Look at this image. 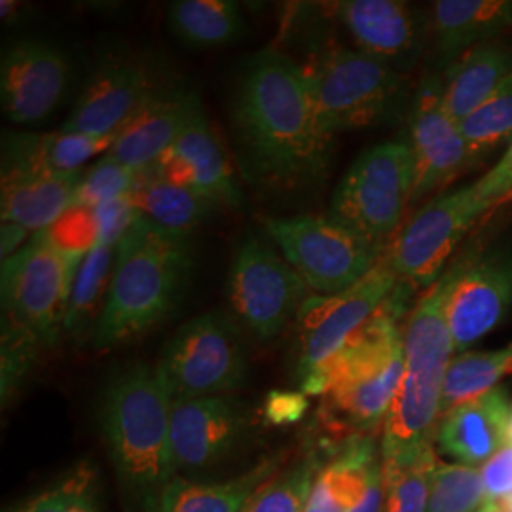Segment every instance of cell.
<instances>
[{"label": "cell", "instance_id": "cell-33", "mask_svg": "<svg viewBox=\"0 0 512 512\" xmlns=\"http://www.w3.org/2000/svg\"><path fill=\"white\" fill-rule=\"evenodd\" d=\"M99 499V473L90 461H82L6 512H101Z\"/></svg>", "mask_w": 512, "mask_h": 512}, {"label": "cell", "instance_id": "cell-31", "mask_svg": "<svg viewBox=\"0 0 512 512\" xmlns=\"http://www.w3.org/2000/svg\"><path fill=\"white\" fill-rule=\"evenodd\" d=\"M507 374H512V344L494 351L459 353L446 370L440 418L461 404L494 391Z\"/></svg>", "mask_w": 512, "mask_h": 512}, {"label": "cell", "instance_id": "cell-44", "mask_svg": "<svg viewBox=\"0 0 512 512\" xmlns=\"http://www.w3.org/2000/svg\"><path fill=\"white\" fill-rule=\"evenodd\" d=\"M308 399L298 391H274L268 395L264 416L274 425H289L308 412Z\"/></svg>", "mask_w": 512, "mask_h": 512}, {"label": "cell", "instance_id": "cell-23", "mask_svg": "<svg viewBox=\"0 0 512 512\" xmlns=\"http://www.w3.org/2000/svg\"><path fill=\"white\" fill-rule=\"evenodd\" d=\"M511 27L512 0H437L429 8V31L448 67Z\"/></svg>", "mask_w": 512, "mask_h": 512}, {"label": "cell", "instance_id": "cell-28", "mask_svg": "<svg viewBox=\"0 0 512 512\" xmlns=\"http://www.w3.org/2000/svg\"><path fill=\"white\" fill-rule=\"evenodd\" d=\"M171 150L192 165L196 173V190L200 194L219 207H238L241 192L234 181V171L220 148L203 105L192 116Z\"/></svg>", "mask_w": 512, "mask_h": 512}, {"label": "cell", "instance_id": "cell-16", "mask_svg": "<svg viewBox=\"0 0 512 512\" xmlns=\"http://www.w3.org/2000/svg\"><path fill=\"white\" fill-rule=\"evenodd\" d=\"M69 61L52 44L25 38L0 65V105L16 126H31L48 118L61 103L69 84Z\"/></svg>", "mask_w": 512, "mask_h": 512}, {"label": "cell", "instance_id": "cell-30", "mask_svg": "<svg viewBox=\"0 0 512 512\" xmlns=\"http://www.w3.org/2000/svg\"><path fill=\"white\" fill-rule=\"evenodd\" d=\"M167 21L175 37L192 48L228 46L245 33V19L232 0H177L169 4Z\"/></svg>", "mask_w": 512, "mask_h": 512}, {"label": "cell", "instance_id": "cell-9", "mask_svg": "<svg viewBox=\"0 0 512 512\" xmlns=\"http://www.w3.org/2000/svg\"><path fill=\"white\" fill-rule=\"evenodd\" d=\"M268 238L315 293H344L385 255L336 220L321 215H294L264 220Z\"/></svg>", "mask_w": 512, "mask_h": 512}, {"label": "cell", "instance_id": "cell-11", "mask_svg": "<svg viewBox=\"0 0 512 512\" xmlns=\"http://www.w3.org/2000/svg\"><path fill=\"white\" fill-rule=\"evenodd\" d=\"M82 260L59 253L35 234L18 255L2 262L4 317L31 330L42 346H54Z\"/></svg>", "mask_w": 512, "mask_h": 512}, {"label": "cell", "instance_id": "cell-14", "mask_svg": "<svg viewBox=\"0 0 512 512\" xmlns=\"http://www.w3.org/2000/svg\"><path fill=\"white\" fill-rule=\"evenodd\" d=\"M406 143L414 156L412 203L431 196L473 167L459 124L444 107V80L439 74L421 80L408 114Z\"/></svg>", "mask_w": 512, "mask_h": 512}, {"label": "cell", "instance_id": "cell-12", "mask_svg": "<svg viewBox=\"0 0 512 512\" xmlns=\"http://www.w3.org/2000/svg\"><path fill=\"white\" fill-rule=\"evenodd\" d=\"M490 209L478 196L475 183L442 192L425 203L385 251L399 281L429 289L448 268L446 262L461 239Z\"/></svg>", "mask_w": 512, "mask_h": 512}, {"label": "cell", "instance_id": "cell-41", "mask_svg": "<svg viewBox=\"0 0 512 512\" xmlns=\"http://www.w3.org/2000/svg\"><path fill=\"white\" fill-rule=\"evenodd\" d=\"M95 217L99 226V243L118 247V243L128 234L131 226L139 220L141 213L135 209L129 196H124L97 207Z\"/></svg>", "mask_w": 512, "mask_h": 512}, {"label": "cell", "instance_id": "cell-27", "mask_svg": "<svg viewBox=\"0 0 512 512\" xmlns=\"http://www.w3.org/2000/svg\"><path fill=\"white\" fill-rule=\"evenodd\" d=\"M281 459H262L247 473L220 484L175 478L165 488L156 512H243L256 492L274 478Z\"/></svg>", "mask_w": 512, "mask_h": 512}, {"label": "cell", "instance_id": "cell-19", "mask_svg": "<svg viewBox=\"0 0 512 512\" xmlns=\"http://www.w3.org/2000/svg\"><path fill=\"white\" fill-rule=\"evenodd\" d=\"M156 90L143 63L129 57L109 59L88 78L61 129L93 137L114 135Z\"/></svg>", "mask_w": 512, "mask_h": 512}, {"label": "cell", "instance_id": "cell-2", "mask_svg": "<svg viewBox=\"0 0 512 512\" xmlns=\"http://www.w3.org/2000/svg\"><path fill=\"white\" fill-rule=\"evenodd\" d=\"M412 285L399 281L376 315L357 330L327 365L302 382L304 395L323 399V416L349 437H374L384 429L404 372L406 296Z\"/></svg>", "mask_w": 512, "mask_h": 512}, {"label": "cell", "instance_id": "cell-26", "mask_svg": "<svg viewBox=\"0 0 512 512\" xmlns=\"http://www.w3.org/2000/svg\"><path fill=\"white\" fill-rule=\"evenodd\" d=\"M382 454L372 437H349L313 482L302 512H349L359 501Z\"/></svg>", "mask_w": 512, "mask_h": 512}, {"label": "cell", "instance_id": "cell-13", "mask_svg": "<svg viewBox=\"0 0 512 512\" xmlns=\"http://www.w3.org/2000/svg\"><path fill=\"white\" fill-rule=\"evenodd\" d=\"M399 285L387 256L359 283L334 296H311L298 313V380H308L365 327Z\"/></svg>", "mask_w": 512, "mask_h": 512}, {"label": "cell", "instance_id": "cell-29", "mask_svg": "<svg viewBox=\"0 0 512 512\" xmlns=\"http://www.w3.org/2000/svg\"><path fill=\"white\" fill-rule=\"evenodd\" d=\"M129 200L141 217L183 236H190L219 209L217 203L194 188H179L154 179L148 167L137 169V186Z\"/></svg>", "mask_w": 512, "mask_h": 512}, {"label": "cell", "instance_id": "cell-4", "mask_svg": "<svg viewBox=\"0 0 512 512\" xmlns=\"http://www.w3.org/2000/svg\"><path fill=\"white\" fill-rule=\"evenodd\" d=\"M190 270V236L139 217L116 247L109 296L93 330V346L116 348L160 325L183 298Z\"/></svg>", "mask_w": 512, "mask_h": 512}, {"label": "cell", "instance_id": "cell-6", "mask_svg": "<svg viewBox=\"0 0 512 512\" xmlns=\"http://www.w3.org/2000/svg\"><path fill=\"white\" fill-rule=\"evenodd\" d=\"M302 69L308 74L319 118L332 137L387 124L403 105V74L348 46L323 44Z\"/></svg>", "mask_w": 512, "mask_h": 512}, {"label": "cell", "instance_id": "cell-34", "mask_svg": "<svg viewBox=\"0 0 512 512\" xmlns=\"http://www.w3.org/2000/svg\"><path fill=\"white\" fill-rule=\"evenodd\" d=\"M469 147L471 165L484 162L495 150L512 143V76L478 109L459 122Z\"/></svg>", "mask_w": 512, "mask_h": 512}, {"label": "cell", "instance_id": "cell-37", "mask_svg": "<svg viewBox=\"0 0 512 512\" xmlns=\"http://www.w3.org/2000/svg\"><path fill=\"white\" fill-rule=\"evenodd\" d=\"M317 452H310L281 475L266 482L243 512H302L310 497L313 482L321 471Z\"/></svg>", "mask_w": 512, "mask_h": 512}, {"label": "cell", "instance_id": "cell-17", "mask_svg": "<svg viewBox=\"0 0 512 512\" xmlns=\"http://www.w3.org/2000/svg\"><path fill=\"white\" fill-rule=\"evenodd\" d=\"M512 308V249L480 251L459 275L448 304L446 323L458 353L482 340Z\"/></svg>", "mask_w": 512, "mask_h": 512}, {"label": "cell", "instance_id": "cell-15", "mask_svg": "<svg viewBox=\"0 0 512 512\" xmlns=\"http://www.w3.org/2000/svg\"><path fill=\"white\" fill-rule=\"evenodd\" d=\"M355 50L393 71H410L427 42L429 19L401 0H344L329 4Z\"/></svg>", "mask_w": 512, "mask_h": 512}, {"label": "cell", "instance_id": "cell-36", "mask_svg": "<svg viewBox=\"0 0 512 512\" xmlns=\"http://www.w3.org/2000/svg\"><path fill=\"white\" fill-rule=\"evenodd\" d=\"M488 503L478 467L437 463L427 512H480Z\"/></svg>", "mask_w": 512, "mask_h": 512}, {"label": "cell", "instance_id": "cell-7", "mask_svg": "<svg viewBox=\"0 0 512 512\" xmlns=\"http://www.w3.org/2000/svg\"><path fill=\"white\" fill-rule=\"evenodd\" d=\"M412 192L414 156L408 143H380L349 165L330 198L329 217L385 249L412 203Z\"/></svg>", "mask_w": 512, "mask_h": 512}, {"label": "cell", "instance_id": "cell-38", "mask_svg": "<svg viewBox=\"0 0 512 512\" xmlns=\"http://www.w3.org/2000/svg\"><path fill=\"white\" fill-rule=\"evenodd\" d=\"M137 186V171L128 165L103 156L90 171H86L76 186L73 205L97 209L105 203L129 196Z\"/></svg>", "mask_w": 512, "mask_h": 512}, {"label": "cell", "instance_id": "cell-24", "mask_svg": "<svg viewBox=\"0 0 512 512\" xmlns=\"http://www.w3.org/2000/svg\"><path fill=\"white\" fill-rule=\"evenodd\" d=\"M512 76V46L492 40L454 61L444 78V107L461 122L482 107Z\"/></svg>", "mask_w": 512, "mask_h": 512}, {"label": "cell", "instance_id": "cell-1", "mask_svg": "<svg viewBox=\"0 0 512 512\" xmlns=\"http://www.w3.org/2000/svg\"><path fill=\"white\" fill-rule=\"evenodd\" d=\"M230 116L243 164L258 183L298 190L329 171L334 137L323 126L308 74L277 50L239 71Z\"/></svg>", "mask_w": 512, "mask_h": 512}, {"label": "cell", "instance_id": "cell-5", "mask_svg": "<svg viewBox=\"0 0 512 512\" xmlns=\"http://www.w3.org/2000/svg\"><path fill=\"white\" fill-rule=\"evenodd\" d=\"M171 395L158 368L131 365L112 376L101 401V427L120 486L156 512L177 478L171 458Z\"/></svg>", "mask_w": 512, "mask_h": 512}, {"label": "cell", "instance_id": "cell-48", "mask_svg": "<svg viewBox=\"0 0 512 512\" xmlns=\"http://www.w3.org/2000/svg\"><path fill=\"white\" fill-rule=\"evenodd\" d=\"M509 442L512 444V414H511V423H509Z\"/></svg>", "mask_w": 512, "mask_h": 512}, {"label": "cell", "instance_id": "cell-40", "mask_svg": "<svg viewBox=\"0 0 512 512\" xmlns=\"http://www.w3.org/2000/svg\"><path fill=\"white\" fill-rule=\"evenodd\" d=\"M37 236L63 255L86 256L99 243L95 211L88 207L71 205L48 228L37 232Z\"/></svg>", "mask_w": 512, "mask_h": 512}, {"label": "cell", "instance_id": "cell-46", "mask_svg": "<svg viewBox=\"0 0 512 512\" xmlns=\"http://www.w3.org/2000/svg\"><path fill=\"white\" fill-rule=\"evenodd\" d=\"M384 463L380 461L368 476L365 492L349 512H384Z\"/></svg>", "mask_w": 512, "mask_h": 512}, {"label": "cell", "instance_id": "cell-43", "mask_svg": "<svg viewBox=\"0 0 512 512\" xmlns=\"http://www.w3.org/2000/svg\"><path fill=\"white\" fill-rule=\"evenodd\" d=\"M476 192L482 202L494 207L512 192V143L501 156V160L475 183Z\"/></svg>", "mask_w": 512, "mask_h": 512}, {"label": "cell", "instance_id": "cell-3", "mask_svg": "<svg viewBox=\"0 0 512 512\" xmlns=\"http://www.w3.org/2000/svg\"><path fill=\"white\" fill-rule=\"evenodd\" d=\"M482 247H469L425 291L404 325V372L382 433V463L416 458L435 448L444 378L454 359L446 323L450 293Z\"/></svg>", "mask_w": 512, "mask_h": 512}, {"label": "cell", "instance_id": "cell-22", "mask_svg": "<svg viewBox=\"0 0 512 512\" xmlns=\"http://www.w3.org/2000/svg\"><path fill=\"white\" fill-rule=\"evenodd\" d=\"M82 173H57L27 165H2V222H16L29 232L48 228L71 205Z\"/></svg>", "mask_w": 512, "mask_h": 512}, {"label": "cell", "instance_id": "cell-47", "mask_svg": "<svg viewBox=\"0 0 512 512\" xmlns=\"http://www.w3.org/2000/svg\"><path fill=\"white\" fill-rule=\"evenodd\" d=\"M29 230L21 224L16 222H2V247H0V255H2V262L10 260L12 256L18 255L19 251L25 247L23 243L29 238Z\"/></svg>", "mask_w": 512, "mask_h": 512}, {"label": "cell", "instance_id": "cell-45", "mask_svg": "<svg viewBox=\"0 0 512 512\" xmlns=\"http://www.w3.org/2000/svg\"><path fill=\"white\" fill-rule=\"evenodd\" d=\"M148 171L154 179L179 188H194L196 190V173L192 165L188 164L179 154L171 148L160 156L156 164L148 165Z\"/></svg>", "mask_w": 512, "mask_h": 512}, {"label": "cell", "instance_id": "cell-39", "mask_svg": "<svg viewBox=\"0 0 512 512\" xmlns=\"http://www.w3.org/2000/svg\"><path fill=\"white\" fill-rule=\"evenodd\" d=\"M42 342L31 330L2 319V403L6 404L35 365Z\"/></svg>", "mask_w": 512, "mask_h": 512}, {"label": "cell", "instance_id": "cell-25", "mask_svg": "<svg viewBox=\"0 0 512 512\" xmlns=\"http://www.w3.org/2000/svg\"><path fill=\"white\" fill-rule=\"evenodd\" d=\"M114 135L93 137L73 131L33 133L8 131L2 135V165H27L57 173H80L78 169L99 154H107Z\"/></svg>", "mask_w": 512, "mask_h": 512}, {"label": "cell", "instance_id": "cell-8", "mask_svg": "<svg viewBox=\"0 0 512 512\" xmlns=\"http://www.w3.org/2000/svg\"><path fill=\"white\" fill-rule=\"evenodd\" d=\"M171 401L230 395L249 376L247 348L234 321L209 311L184 323L156 366Z\"/></svg>", "mask_w": 512, "mask_h": 512}, {"label": "cell", "instance_id": "cell-35", "mask_svg": "<svg viewBox=\"0 0 512 512\" xmlns=\"http://www.w3.org/2000/svg\"><path fill=\"white\" fill-rule=\"evenodd\" d=\"M437 463L435 448L416 458L384 463V512H427Z\"/></svg>", "mask_w": 512, "mask_h": 512}, {"label": "cell", "instance_id": "cell-10", "mask_svg": "<svg viewBox=\"0 0 512 512\" xmlns=\"http://www.w3.org/2000/svg\"><path fill=\"white\" fill-rule=\"evenodd\" d=\"M306 281L270 238L247 234L232 258L226 294L239 323L258 340H272L310 298Z\"/></svg>", "mask_w": 512, "mask_h": 512}, {"label": "cell", "instance_id": "cell-21", "mask_svg": "<svg viewBox=\"0 0 512 512\" xmlns=\"http://www.w3.org/2000/svg\"><path fill=\"white\" fill-rule=\"evenodd\" d=\"M512 404L505 387L461 404L442 416L435 433L440 454L469 467H482L509 442Z\"/></svg>", "mask_w": 512, "mask_h": 512}, {"label": "cell", "instance_id": "cell-42", "mask_svg": "<svg viewBox=\"0 0 512 512\" xmlns=\"http://www.w3.org/2000/svg\"><path fill=\"white\" fill-rule=\"evenodd\" d=\"M488 501L512 499V444L507 442L480 467Z\"/></svg>", "mask_w": 512, "mask_h": 512}, {"label": "cell", "instance_id": "cell-20", "mask_svg": "<svg viewBox=\"0 0 512 512\" xmlns=\"http://www.w3.org/2000/svg\"><path fill=\"white\" fill-rule=\"evenodd\" d=\"M200 107L202 101L192 90L158 88L114 133L107 156L135 171L156 164L175 145Z\"/></svg>", "mask_w": 512, "mask_h": 512}, {"label": "cell", "instance_id": "cell-18", "mask_svg": "<svg viewBox=\"0 0 512 512\" xmlns=\"http://www.w3.org/2000/svg\"><path fill=\"white\" fill-rule=\"evenodd\" d=\"M175 473L205 471L230 456L247 429L243 404L230 395L171 401Z\"/></svg>", "mask_w": 512, "mask_h": 512}, {"label": "cell", "instance_id": "cell-32", "mask_svg": "<svg viewBox=\"0 0 512 512\" xmlns=\"http://www.w3.org/2000/svg\"><path fill=\"white\" fill-rule=\"evenodd\" d=\"M114 260L116 247H110L105 243H97L92 251L84 256L74 279L69 310L63 325V330L67 334L82 336L88 330H92L93 334L107 304Z\"/></svg>", "mask_w": 512, "mask_h": 512}]
</instances>
